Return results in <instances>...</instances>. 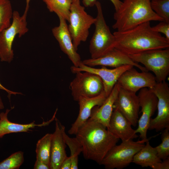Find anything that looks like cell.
<instances>
[{"instance_id":"1","label":"cell","mask_w":169,"mask_h":169,"mask_svg":"<svg viewBox=\"0 0 169 169\" xmlns=\"http://www.w3.org/2000/svg\"><path fill=\"white\" fill-rule=\"evenodd\" d=\"M81 144L84 159L99 165L119 139L101 124L89 119L75 135Z\"/></svg>"},{"instance_id":"2","label":"cell","mask_w":169,"mask_h":169,"mask_svg":"<svg viewBox=\"0 0 169 169\" xmlns=\"http://www.w3.org/2000/svg\"><path fill=\"white\" fill-rule=\"evenodd\" d=\"M113 34L115 39V48L128 55L169 48V40L153 31L150 22L125 31H116Z\"/></svg>"},{"instance_id":"3","label":"cell","mask_w":169,"mask_h":169,"mask_svg":"<svg viewBox=\"0 0 169 169\" xmlns=\"http://www.w3.org/2000/svg\"><path fill=\"white\" fill-rule=\"evenodd\" d=\"M151 0H123L114 18V29L124 31L142 23L151 21H164L152 9Z\"/></svg>"},{"instance_id":"4","label":"cell","mask_w":169,"mask_h":169,"mask_svg":"<svg viewBox=\"0 0 169 169\" xmlns=\"http://www.w3.org/2000/svg\"><path fill=\"white\" fill-rule=\"evenodd\" d=\"M95 5L97 11L95 28L89 46L92 59L104 55L115 48V36L106 23L100 3L96 1Z\"/></svg>"},{"instance_id":"5","label":"cell","mask_w":169,"mask_h":169,"mask_svg":"<svg viewBox=\"0 0 169 169\" xmlns=\"http://www.w3.org/2000/svg\"><path fill=\"white\" fill-rule=\"evenodd\" d=\"M128 55L133 61L141 63L148 71L153 72L157 82L166 81L169 74V48Z\"/></svg>"},{"instance_id":"6","label":"cell","mask_w":169,"mask_h":169,"mask_svg":"<svg viewBox=\"0 0 169 169\" xmlns=\"http://www.w3.org/2000/svg\"><path fill=\"white\" fill-rule=\"evenodd\" d=\"M95 21V18L86 12L80 0H74L72 2L68 27L74 46L77 50L81 43L85 42L87 39L89 29Z\"/></svg>"},{"instance_id":"7","label":"cell","mask_w":169,"mask_h":169,"mask_svg":"<svg viewBox=\"0 0 169 169\" xmlns=\"http://www.w3.org/2000/svg\"><path fill=\"white\" fill-rule=\"evenodd\" d=\"M148 140L122 141L120 144L115 146L108 151L100 165L107 169H122L127 167L132 162L134 155L145 146Z\"/></svg>"},{"instance_id":"8","label":"cell","mask_w":169,"mask_h":169,"mask_svg":"<svg viewBox=\"0 0 169 169\" xmlns=\"http://www.w3.org/2000/svg\"><path fill=\"white\" fill-rule=\"evenodd\" d=\"M27 12L20 16L17 11H13L10 26L0 33V60L10 63L14 58L12 46L17 35L21 37L28 31L27 27Z\"/></svg>"},{"instance_id":"9","label":"cell","mask_w":169,"mask_h":169,"mask_svg":"<svg viewBox=\"0 0 169 169\" xmlns=\"http://www.w3.org/2000/svg\"><path fill=\"white\" fill-rule=\"evenodd\" d=\"M75 78L69 84L71 95L74 100L81 97H93L104 91L102 80L97 75L86 71L76 72Z\"/></svg>"},{"instance_id":"10","label":"cell","mask_w":169,"mask_h":169,"mask_svg":"<svg viewBox=\"0 0 169 169\" xmlns=\"http://www.w3.org/2000/svg\"><path fill=\"white\" fill-rule=\"evenodd\" d=\"M156 96L158 111L156 116L151 118L148 130L160 131L169 128V87L166 81L157 82L150 89Z\"/></svg>"},{"instance_id":"11","label":"cell","mask_w":169,"mask_h":169,"mask_svg":"<svg viewBox=\"0 0 169 169\" xmlns=\"http://www.w3.org/2000/svg\"><path fill=\"white\" fill-rule=\"evenodd\" d=\"M137 95L141 115L138 120V126L135 132L139 134L141 140H146L148 139L147 133L149 122L157 109L158 100L155 95L147 88L139 90Z\"/></svg>"},{"instance_id":"12","label":"cell","mask_w":169,"mask_h":169,"mask_svg":"<svg viewBox=\"0 0 169 169\" xmlns=\"http://www.w3.org/2000/svg\"><path fill=\"white\" fill-rule=\"evenodd\" d=\"M117 83L120 87L136 93L142 88H152L157 82L151 73L148 71L139 72L133 67L124 72Z\"/></svg>"},{"instance_id":"13","label":"cell","mask_w":169,"mask_h":169,"mask_svg":"<svg viewBox=\"0 0 169 169\" xmlns=\"http://www.w3.org/2000/svg\"><path fill=\"white\" fill-rule=\"evenodd\" d=\"M134 66L131 65H125L113 69L102 66L100 68H94L82 63L78 67L72 66L71 72L74 73L80 71H86L96 74L102 80L104 90L108 96L121 74L126 70Z\"/></svg>"},{"instance_id":"14","label":"cell","mask_w":169,"mask_h":169,"mask_svg":"<svg viewBox=\"0 0 169 169\" xmlns=\"http://www.w3.org/2000/svg\"><path fill=\"white\" fill-rule=\"evenodd\" d=\"M140 107L136 93L120 86L114 108L119 110L132 126H136L137 124Z\"/></svg>"},{"instance_id":"15","label":"cell","mask_w":169,"mask_h":169,"mask_svg":"<svg viewBox=\"0 0 169 169\" xmlns=\"http://www.w3.org/2000/svg\"><path fill=\"white\" fill-rule=\"evenodd\" d=\"M58 17L59 24L52 29V34L58 41L61 49L67 56L73 66L78 67L82 63V61L74 46L67 21L62 17Z\"/></svg>"},{"instance_id":"16","label":"cell","mask_w":169,"mask_h":169,"mask_svg":"<svg viewBox=\"0 0 169 169\" xmlns=\"http://www.w3.org/2000/svg\"><path fill=\"white\" fill-rule=\"evenodd\" d=\"M82 63L90 67L101 66L114 68L125 65H131L141 71H148L144 66L133 61L128 54L115 48L102 56L86 59L82 61Z\"/></svg>"},{"instance_id":"17","label":"cell","mask_w":169,"mask_h":169,"mask_svg":"<svg viewBox=\"0 0 169 169\" xmlns=\"http://www.w3.org/2000/svg\"><path fill=\"white\" fill-rule=\"evenodd\" d=\"M55 130L52 133L50 167L51 169H60L61 165L67 156L64 136L65 126L56 117Z\"/></svg>"},{"instance_id":"18","label":"cell","mask_w":169,"mask_h":169,"mask_svg":"<svg viewBox=\"0 0 169 169\" xmlns=\"http://www.w3.org/2000/svg\"><path fill=\"white\" fill-rule=\"evenodd\" d=\"M108 96L104 90L95 97L79 98L77 101L79 106V114L68 131V133L75 135L79 128L89 118L93 108L101 105Z\"/></svg>"},{"instance_id":"19","label":"cell","mask_w":169,"mask_h":169,"mask_svg":"<svg viewBox=\"0 0 169 169\" xmlns=\"http://www.w3.org/2000/svg\"><path fill=\"white\" fill-rule=\"evenodd\" d=\"M127 120L117 109L114 108L107 129L122 141L133 140L138 136Z\"/></svg>"},{"instance_id":"20","label":"cell","mask_w":169,"mask_h":169,"mask_svg":"<svg viewBox=\"0 0 169 169\" xmlns=\"http://www.w3.org/2000/svg\"><path fill=\"white\" fill-rule=\"evenodd\" d=\"M14 108L13 106L10 109H7L5 112L0 113V138H2L7 134L29 132L32 131V129L36 127H42L48 125L55 120L58 111V108H57L52 118L47 121H44L41 124H36L35 121H33L30 123L21 124L11 122L8 119V114Z\"/></svg>"},{"instance_id":"21","label":"cell","mask_w":169,"mask_h":169,"mask_svg":"<svg viewBox=\"0 0 169 169\" xmlns=\"http://www.w3.org/2000/svg\"><path fill=\"white\" fill-rule=\"evenodd\" d=\"M119 88V85L116 83L103 103L100 106H95L93 108L89 119L108 128Z\"/></svg>"},{"instance_id":"22","label":"cell","mask_w":169,"mask_h":169,"mask_svg":"<svg viewBox=\"0 0 169 169\" xmlns=\"http://www.w3.org/2000/svg\"><path fill=\"white\" fill-rule=\"evenodd\" d=\"M146 143L145 146L134 155L132 162L143 167H151L162 160L158 156L155 148L150 145L149 140Z\"/></svg>"},{"instance_id":"23","label":"cell","mask_w":169,"mask_h":169,"mask_svg":"<svg viewBox=\"0 0 169 169\" xmlns=\"http://www.w3.org/2000/svg\"><path fill=\"white\" fill-rule=\"evenodd\" d=\"M52 134L47 133L38 140L36 148V159L50 166Z\"/></svg>"},{"instance_id":"24","label":"cell","mask_w":169,"mask_h":169,"mask_svg":"<svg viewBox=\"0 0 169 169\" xmlns=\"http://www.w3.org/2000/svg\"><path fill=\"white\" fill-rule=\"evenodd\" d=\"M49 10L68 21L72 2L70 0H43Z\"/></svg>"},{"instance_id":"25","label":"cell","mask_w":169,"mask_h":169,"mask_svg":"<svg viewBox=\"0 0 169 169\" xmlns=\"http://www.w3.org/2000/svg\"><path fill=\"white\" fill-rule=\"evenodd\" d=\"M65 142L70 152L72 163L70 169H78V156L82 152V146L76 137L71 138L67 135L65 131L64 133Z\"/></svg>"},{"instance_id":"26","label":"cell","mask_w":169,"mask_h":169,"mask_svg":"<svg viewBox=\"0 0 169 169\" xmlns=\"http://www.w3.org/2000/svg\"><path fill=\"white\" fill-rule=\"evenodd\" d=\"M13 12L9 0H0V33L10 26Z\"/></svg>"},{"instance_id":"27","label":"cell","mask_w":169,"mask_h":169,"mask_svg":"<svg viewBox=\"0 0 169 169\" xmlns=\"http://www.w3.org/2000/svg\"><path fill=\"white\" fill-rule=\"evenodd\" d=\"M24 161L23 152L18 151L1 162L0 169H18Z\"/></svg>"},{"instance_id":"28","label":"cell","mask_w":169,"mask_h":169,"mask_svg":"<svg viewBox=\"0 0 169 169\" xmlns=\"http://www.w3.org/2000/svg\"><path fill=\"white\" fill-rule=\"evenodd\" d=\"M151 5L157 15L169 23V0H151Z\"/></svg>"},{"instance_id":"29","label":"cell","mask_w":169,"mask_h":169,"mask_svg":"<svg viewBox=\"0 0 169 169\" xmlns=\"http://www.w3.org/2000/svg\"><path fill=\"white\" fill-rule=\"evenodd\" d=\"M161 139V143L155 148L158 157L163 160L169 157V128L164 129Z\"/></svg>"},{"instance_id":"30","label":"cell","mask_w":169,"mask_h":169,"mask_svg":"<svg viewBox=\"0 0 169 169\" xmlns=\"http://www.w3.org/2000/svg\"><path fill=\"white\" fill-rule=\"evenodd\" d=\"M154 31L160 33H162L165 37L169 40V23L165 21H161L156 25L152 27Z\"/></svg>"},{"instance_id":"31","label":"cell","mask_w":169,"mask_h":169,"mask_svg":"<svg viewBox=\"0 0 169 169\" xmlns=\"http://www.w3.org/2000/svg\"><path fill=\"white\" fill-rule=\"evenodd\" d=\"M84 6L85 7H91L95 5L97 0H82ZM113 4L115 11L118 10L121 3L120 0H110Z\"/></svg>"},{"instance_id":"32","label":"cell","mask_w":169,"mask_h":169,"mask_svg":"<svg viewBox=\"0 0 169 169\" xmlns=\"http://www.w3.org/2000/svg\"><path fill=\"white\" fill-rule=\"evenodd\" d=\"M151 168L153 169H169V157L155 164Z\"/></svg>"},{"instance_id":"33","label":"cell","mask_w":169,"mask_h":169,"mask_svg":"<svg viewBox=\"0 0 169 169\" xmlns=\"http://www.w3.org/2000/svg\"><path fill=\"white\" fill-rule=\"evenodd\" d=\"M72 159L70 156H67L63 161L60 169H70Z\"/></svg>"},{"instance_id":"34","label":"cell","mask_w":169,"mask_h":169,"mask_svg":"<svg viewBox=\"0 0 169 169\" xmlns=\"http://www.w3.org/2000/svg\"><path fill=\"white\" fill-rule=\"evenodd\" d=\"M34 169H49V165L40 161L36 160L34 165Z\"/></svg>"},{"instance_id":"35","label":"cell","mask_w":169,"mask_h":169,"mask_svg":"<svg viewBox=\"0 0 169 169\" xmlns=\"http://www.w3.org/2000/svg\"><path fill=\"white\" fill-rule=\"evenodd\" d=\"M0 90H3L6 91L8 94V96L10 98L12 95H16L17 94H22L20 92H16L10 90L3 86L0 82Z\"/></svg>"},{"instance_id":"36","label":"cell","mask_w":169,"mask_h":169,"mask_svg":"<svg viewBox=\"0 0 169 169\" xmlns=\"http://www.w3.org/2000/svg\"><path fill=\"white\" fill-rule=\"evenodd\" d=\"M31 0H26V6L25 11L28 12L29 7V3Z\"/></svg>"},{"instance_id":"37","label":"cell","mask_w":169,"mask_h":169,"mask_svg":"<svg viewBox=\"0 0 169 169\" xmlns=\"http://www.w3.org/2000/svg\"><path fill=\"white\" fill-rule=\"evenodd\" d=\"M4 108V106L3 103L1 98L0 96V110L3 109Z\"/></svg>"},{"instance_id":"38","label":"cell","mask_w":169,"mask_h":169,"mask_svg":"<svg viewBox=\"0 0 169 169\" xmlns=\"http://www.w3.org/2000/svg\"><path fill=\"white\" fill-rule=\"evenodd\" d=\"M71 0L72 2L73 1H74V0Z\"/></svg>"}]
</instances>
